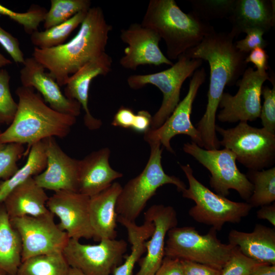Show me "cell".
<instances>
[{"label":"cell","mask_w":275,"mask_h":275,"mask_svg":"<svg viewBox=\"0 0 275 275\" xmlns=\"http://www.w3.org/2000/svg\"><path fill=\"white\" fill-rule=\"evenodd\" d=\"M122 188L119 183L115 182L104 190L90 197V220L95 240L116 239L118 216L116 207Z\"/></svg>","instance_id":"obj_23"},{"label":"cell","mask_w":275,"mask_h":275,"mask_svg":"<svg viewBox=\"0 0 275 275\" xmlns=\"http://www.w3.org/2000/svg\"><path fill=\"white\" fill-rule=\"evenodd\" d=\"M15 93L18 98L17 110L10 126L3 132L0 130V143L27 144L25 155L36 143L69 134L76 117L53 109L33 88L21 86Z\"/></svg>","instance_id":"obj_3"},{"label":"cell","mask_w":275,"mask_h":275,"mask_svg":"<svg viewBox=\"0 0 275 275\" xmlns=\"http://www.w3.org/2000/svg\"><path fill=\"white\" fill-rule=\"evenodd\" d=\"M154 275H184L181 260L164 256Z\"/></svg>","instance_id":"obj_42"},{"label":"cell","mask_w":275,"mask_h":275,"mask_svg":"<svg viewBox=\"0 0 275 275\" xmlns=\"http://www.w3.org/2000/svg\"><path fill=\"white\" fill-rule=\"evenodd\" d=\"M135 115L131 108L121 106L115 114L112 125L116 127L131 129Z\"/></svg>","instance_id":"obj_44"},{"label":"cell","mask_w":275,"mask_h":275,"mask_svg":"<svg viewBox=\"0 0 275 275\" xmlns=\"http://www.w3.org/2000/svg\"><path fill=\"white\" fill-rule=\"evenodd\" d=\"M0 275H8L6 272H5L4 271L0 269Z\"/></svg>","instance_id":"obj_50"},{"label":"cell","mask_w":275,"mask_h":275,"mask_svg":"<svg viewBox=\"0 0 275 275\" xmlns=\"http://www.w3.org/2000/svg\"><path fill=\"white\" fill-rule=\"evenodd\" d=\"M184 275H220L221 270L203 264L181 260Z\"/></svg>","instance_id":"obj_41"},{"label":"cell","mask_w":275,"mask_h":275,"mask_svg":"<svg viewBox=\"0 0 275 275\" xmlns=\"http://www.w3.org/2000/svg\"><path fill=\"white\" fill-rule=\"evenodd\" d=\"M68 275H85L78 270L70 267Z\"/></svg>","instance_id":"obj_49"},{"label":"cell","mask_w":275,"mask_h":275,"mask_svg":"<svg viewBox=\"0 0 275 275\" xmlns=\"http://www.w3.org/2000/svg\"><path fill=\"white\" fill-rule=\"evenodd\" d=\"M215 131L222 136L220 145L232 151L236 160L249 170H262L274 164L275 135L263 128L239 122L227 129L216 125Z\"/></svg>","instance_id":"obj_8"},{"label":"cell","mask_w":275,"mask_h":275,"mask_svg":"<svg viewBox=\"0 0 275 275\" xmlns=\"http://www.w3.org/2000/svg\"><path fill=\"white\" fill-rule=\"evenodd\" d=\"M21 241L3 202L0 203V269L16 275L21 262Z\"/></svg>","instance_id":"obj_26"},{"label":"cell","mask_w":275,"mask_h":275,"mask_svg":"<svg viewBox=\"0 0 275 275\" xmlns=\"http://www.w3.org/2000/svg\"><path fill=\"white\" fill-rule=\"evenodd\" d=\"M144 217L153 223L154 230L150 240L145 242L146 255L141 259L135 275H154L164 257L167 233L177 226V213L172 206L153 205L145 212Z\"/></svg>","instance_id":"obj_19"},{"label":"cell","mask_w":275,"mask_h":275,"mask_svg":"<svg viewBox=\"0 0 275 275\" xmlns=\"http://www.w3.org/2000/svg\"><path fill=\"white\" fill-rule=\"evenodd\" d=\"M180 167L188 182V187L182 191V197L195 203L188 211L194 221L217 231L225 224H238L249 215L252 207L248 203L233 201L212 191L194 176L189 164H180Z\"/></svg>","instance_id":"obj_7"},{"label":"cell","mask_w":275,"mask_h":275,"mask_svg":"<svg viewBox=\"0 0 275 275\" xmlns=\"http://www.w3.org/2000/svg\"><path fill=\"white\" fill-rule=\"evenodd\" d=\"M91 4L89 0H51L44 28L48 29L68 20L79 12L89 10Z\"/></svg>","instance_id":"obj_32"},{"label":"cell","mask_w":275,"mask_h":275,"mask_svg":"<svg viewBox=\"0 0 275 275\" xmlns=\"http://www.w3.org/2000/svg\"><path fill=\"white\" fill-rule=\"evenodd\" d=\"M246 176L253 185L252 194L246 201L252 208L269 205L274 202V167L266 170H249Z\"/></svg>","instance_id":"obj_31"},{"label":"cell","mask_w":275,"mask_h":275,"mask_svg":"<svg viewBox=\"0 0 275 275\" xmlns=\"http://www.w3.org/2000/svg\"><path fill=\"white\" fill-rule=\"evenodd\" d=\"M20 79L22 86L36 90L53 109L76 118L80 115V104L67 98L56 80L33 57L25 59Z\"/></svg>","instance_id":"obj_18"},{"label":"cell","mask_w":275,"mask_h":275,"mask_svg":"<svg viewBox=\"0 0 275 275\" xmlns=\"http://www.w3.org/2000/svg\"><path fill=\"white\" fill-rule=\"evenodd\" d=\"M229 243L245 256L256 262L275 265V229L256 224L253 231L231 230Z\"/></svg>","instance_id":"obj_24"},{"label":"cell","mask_w":275,"mask_h":275,"mask_svg":"<svg viewBox=\"0 0 275 275\" xmlns=\"http://www.w3.org/2000/svg\"><path fill=\"white\" fill-rule=\"evenodd\" d=\"M47 157L44 141L33 145L30 148L24 165L9 179L0 182V203L17 186L46 169Z\"/></svg>","instance_id":"obj_28"},{"label":"cell","mask_w":275,"mask_h":275,"mask_svg":"<svg viewBox=\"0 0 275 275\" xmlns=\"http://www.w3.org/2000/svg\"><path fill=\"white\" fill-rule=\"evenodd\" d=\"M12 63V61L6 58L3 54L0 52V68L10 65Z\"/></svg>","instance_id":"obj_48"},{"label":"cell","mask_w":275,"mask_h":275,"mask_svg":"<svg viewBox=\"0 0 275 275\" xmlns=\"http://www.w3.org/2000/svg\"><path fill=\"white\" fill-rule=\"evenodd\" d=\"M183 150L209 171V184L216 194L226 197L230 189H234L246 201L250 198L253 185L238 169L236 156L232 151L225 148L207 150L193 142L185 143Z\"/></svg>","instance_id":"obj_10"},{"label":"cell","mask_w":275,"mask_h":275,"mask_svg":"<svg viewBox=\"0 0 275 275\" xmlns=\"http://www.w3.org/2000/svg\"><path fill=\"white\" fill-rule=\"evenodd\" d=\"M70 268L62 253L43 254L22 261L16 275H68Z\"/></svg>","instance_id":"obj_29"},{"label":"cell","mask_w":275,"mask_h":275,"mask_svg":"<svg viewBox=\"0 0 275 275\" xmlns=\"http://www.w3.org/2000/svg\"><path fill=\"white\" fill-rule=\"evenodd\" d=\"M0 44L16 64H22L25 59L18 39L0 26Z\"/></svg>","instance_id":"obj_40"},{"label":"cell","mask_w":275,"mask_h":275,"mask_svg":"<svg viewBox=\"0 0 275 275\" xmlns=\"http://www.w3.org/2000/svg\"><path fill=\"white\" fill-rule=\"evenodd\" d=\"M1 124V123H0V125Z\"/></svg>","instance_id":"obj_51"},{"label":"cell","mask_w":275,"mask_h":275,"mask_svg":"<svg viewBox=\"0 0 275 275\" xmlns=\"http://www.w3.org/2000/svg\"><path fill=\"white\" fill-rule=\"evenodd\" d=\"M110 150L104 148L79 160L77 193L91 197L108 187L123 176L109 162Z\"/></svg>","instance_id":"obj_21"},{"label":"cell","mask_w":275,"mask_h":275,"mask_svg":"<svg viewBox=\"0 0 275 275\" xmlns=\"http://www.w3.org/2000/svg\"><path fill=\"white\" fill-rule=\"evenodd\" d=\"M90 197L77 192L60 190L49 197L47 207L60 219V228L69 238H94L89 209Z\"/></svg>","instance_id":"obj_15"},{"label":"cell","mask_w":275,"mask_h":275,"mask_svg":"<svg viewBox=\"0 0 275 275\" xmlns=\"http://www.w3.org/2000/svg\"><path fill=\"white\" fill-rule=\"evenodd\" d=\"M47 157L46 169L33 177L36 183L44 189L54 192L65 190L77 192L79 160L67 155L55 138L44 140Z\"/></svg>","instance_id":"obj_17"},{"label":"cell","mask_w":275,"mask_h":275,"mask_svg":"<svg viewBox=\"0 0 275 275\" xmlns=\"http://www.w3.org/2000/svg\"><path fill=\"white\" fill-rule=\"evenodd\" d=\"M206 76L205 68L197 69L192 75L188 92L180 101L174 111L159 127L150 129L144 133V140L148 143L159 142L170 152L174 151L170 144L171 139L178 134L188 135L192 142L203 148V143L199 132L191 123L190 115L193 104L198 90L204 82Z\"/></svg>","instance_id":"obj_14"},{"label":"cell","mask_w":275,"mask_h":275,"mask_svg":"<svg viewBox=\"0 0 275 275\" xmlns=\"http://www.w3.org/2000/svg\"><path fill=\"white\" fill-rule=\"evenodd\" d=\"M259 219L266 220L275 227V203L261 206L257 212Z\"/></svg>","instance_id":"obj_46"},{"label":"cell","mask_w":275,"mask_h":275,"mask_svg":"<svg viewBox=\"0 0 275 275\" xmlns=\"http://www.w3.org/2000/svg\"><path fill=\"white\" fill-rule=\"evenodd\" d=\"M112 30L102 9L100 7H91L77 34L70 41L50 48L35 47L32 57L48 71L60 87L65 86L71 75L106 52Z\"/></svg>","instance_id":"obj_2"},{"label":"cell","mask_w":275,"mask_h":275,"mask_svg":"<svg viewBox=\"0 0 275 275\" xmlns=\"http://www.w3.org/2000/svg\"><path fill=\"white\" fill-rule=\"evenodd\" d=\"M112 59L106 52L85 64L71 75L64 89L65 96L77 101L85 111L84 122L90 130L99 129L102 122L94 118L88 107L89 92L92 80L99 75L105 76L111 70Z\"/></svg>","instance_id":"obj_20"},{"label":"cell","mask_w":275,"mask_h":275,"mask_svg":"<svg viewBox=\"0 0 275 275\" xmlns=\"http://www.w3.org/2000/svg\"><path fill=\"white\" fill-rule=\"evenodd\" d=\"M49 197L33 177L15 187L3 201L10 218L25 216H38L49 213Z\"/></svg>","instance_id":"obj_25"},{"label":"cell","mask_w":275,"mask_h":275,"mask_svg":"<svg viewBox=\"0 0 275 275\" xmlns=\"http://www.w3.org/2000/svg\"><path fill=\"white\" fill-rule=\"evenodd\" d=\"M271 77L266 72L248 67L236 84L239 88L234 95L224 92L218 107L222 109L217 115L221 122H252L259 118L261 96L263 83Z\"/></svg>","instance_id":"obj_13"},{"label":"cell","mask_w":275,"mask_h":275,"mask_svg":"<svg viewBox=\"0 0 275 275\" xmlns=\"http://www.w3.org/2000/svg\"><path fill=\"white\" fill-rule=\"evenodd\" d=\"M88 10L80 11L68 20L48 29L34 32L31 35L32 43L39 49L50 48L64 43L70 34L80 25Z\"/></svg>","instance_id":"obj_30"},{"label":"cell","mask_w":275,"mask_h":275,"mask_svg":"<svg viewBox=\"0 0 275 275\" xmlns=\"http://www.w3.org/2000/svg\"><path fill=\"white\" fill-rule=\"evenodd\" d=\"M10 75L5 69L0 70V123L10 124L16 113L18 103L13 99L9 86Z\"/></svg>","instance_id":"obj_36"},{"label":"cell","mask_w":275,"mask_h":275,"mask_svg":"<svg viewBox=\"0 0 275 275\" xmlns=\"http://www.w3.org/2000/svg\"><path fill=\"white\" fill-rule=\"evenodd\" d=\"M148 144L150 154L145 167L139 175L122 187L117 201L116 211L118 216L130 221L135 222L160 187L173 184L180 192L186 188V184L179 178L164 172L161 164L162 149L160 142Z\"/></svg>","instance_id":"obj_5"},{"label":"cell","mask_w":275,"mask_h":275,"mask_svg":"<svg viewBox=\"0 0 275 275\" xmlns=\"http://www.w3.org/2000/svg\"><path fill=\"white\" fill-rule=\"evenodd\" d=\"M272 88L263 86L262 96L264 101L261 106L259 118L264 129L269 133L275 135V82L271 78Z\"/></svg>","instance_id":"obj_37"},{"label":"cell","mask_w":275,"mask_h":275,"mask_svg":"<svg viewBox=\"0 0 275 275\" xmlns=\"http://www.w3.org/2000/svg\"><path fill=\"white\" fill-rule=\"evenodd\" d=\"M259 263H261L245 256L235 247L231 258L221 269L220 275H249Z\"/></svg>","instance_id":"obj_38"},{"label":"cell","mask_w":275,"mask_h":275,"mask_svg":"<svg viewBox=\"0 0 275 275\" xmlns=\"http://www.w3.org/2000/svg\"><path fill=\"white\" fill-rule=\"evenodd\" d=\"M117 220L127 229L131 251L124 262L115 267L112 273L113 275H133L135 264L146 252L145 242L152 235L154 225L152 222L145 220L143 225L138 226L135 222L119 216Z\"/></svg>","instance_id":"obj_27"},{"label":"cell","mask_w":275,"mask_h":275,"mask_svg":"<svg viewBox=\"0 0 275 275\" xmlns=\"http://www.w3.org/2000/svg\"><path fill=\"white\" fill-rule=\"evenodd\" d=\"M1 181H0V182H1Z\"/></svg>","instance_id":"obj_52"},{"label":"cell","mask_w":275,"mask_h":275,"mask_svg":"<svg viewBox=\"0 0 275 275\" xmlns=\"http://www.w3.org/2000/svg\"><path fill=\"white\" fill-rule=\"evenodd\" d=\"M152 116L147 111L142 110L135 114L131 129L138 133H146L151 127Z\"/></svg>","instance_id":"obj_45"},{"label":"cell","mask_w":275,"mask_h":275,"mask_svg":"<svg viewBox=\"0 0 275 275\" xmlns=\"http://www.w3.org/2000/svg\"><path fill=\"white\" fill-rule=\"evenodd\" d=\"M236 0L189 1L192 12L200 19L209 22L214 19L227 18L232 12Z\"/></svg>","instance_id":"obj_33"},{"label":"cell","mask_w":275,"mask_h":275,"mask_svg":"<svg viewBox=\"0 0 275 275\" xmlns=\"http://www.w3.org/2000/svg\"><path fill=\"white\" fill-rule=\"evenodd\" d=\"M120 37L127 44L120 65L124 68L135 70L141 65H173L159 48L160 36L153 30L133 23L120 31Z\"/></svg>","instance_id":"obj_16"},{"label":"cell","mask_w":275,"mask_h":275,"mask_svg":"<svg viewBox=\"0 0 275 275\" xmlns=\"http://www.w3.org/2000/svg\"><path fill=\"white\" fill-rule=\"evenodd\" d=\"M234 37L229 32L213 31L197 46L184 53L193 59L208 62L210 81L207 103L203 116L197 125L203 148L218 149L220 144L215 131L216 115L221 98L226 86L235 85L247 68V54L239 51L233 42Z\"/></svg>","instance_id":"obj_1"},{"label":"cell","mask_w":275,"mask_h":275,"mask_svg":"<svg viewBox=\"0 0 275 275\" xmlns=\"http://www.w3.org/2000/svg\"><path fill=\"white\" fill-rule=\"evenodd\" d=\"M47 10L44 7L33 5L25 12H16L0 4V14L7 16L22 25L25 33L31 35L38 30L44 21Z\"/></svg>","instance_id":"obj_34"},{"label":"cell","mask_w":275,"mask_h":275,"mask_svg":"<svg viewBox=\"0 0 275 275\" xmlns=\"http://www.w3.org/2000/svg\"><path fill=\"white\" fill-rule=\"evenodd\" d=\"M246 37L236 41L234 44L236 48L240 52L248 54L251 51L257 47L264 48L268 42L264 40L263 36L264 32L259 29H252L245 32Z\"/></svg>","instance_id":"obj_39"},{"label":"cell","mask_w":275,"mask_h":275,"mask_svg":"<svg viewBox=\"0 0 275 275\" xmlns=\"http://www.w3.org/2000/svg\"><path fill=\"white\" fill-rule=\"evenodd\" d=\"M164 256L197 262L221 270L231 258L235 246L224 243L211 228L202 235L194 227L177 226L167 233Z\"/></svg>","instance_id":"obj_6"},{"label":"cell","mask_w":275,"mask_h":275,"mask_svg":"<svg viewBox=\"0 0 275 275\" xmlns=\"http://www.w3.org/2000/svg\"><path fill=\"white\" fill-rule=\"evenodd\" d=\"M227 19L232 25L229 33L234 38L252 29L267 32L274 25V1L236 0Z\"/></svg>","instance_id":"obj_22"},{"label":"cell","mask_w":275,"mask_h":275,"mask_svg":"<svg viewBox=\"0 0 275 275\" xmlns=\"http://www.w3.org/2000/svg\"><path fill=\"white\" fill-rule=\"evenodd\" d=\"M50 212L38 216L10 218L21 241V262L31 257L62 253L69 237L56 224Z\"/></svg>","instance_id":"obj_12"},{"label":"cell","mask_w":275,"mask_h":275,"mask_svg":"<svg viewBox=\"0 0 275 275\" xmlns=\"http://www.w3.org/2000/svg\"><path fill=\"white\" fill-rule=\"evenodd\" d=\"M269 57L266 50L262 47H257L251 51L247 55L245 61L252 63L260 72H266L268 69Z\"/></svg>","instance_id":"obj_43"},{"label":"cell","mask_w":275,"mask_h":275,"mask_svg":"<svg viewBox=\"0 0 275 275\" xmlns=\"http://www.w3.org/2000/svg\"><path fill=\"white\" fill-rule=\"evenodd\" d=\"M249 275H275V265L259 263L254 267Z\"/></svg>","instance_id":"obj_47"},{"label":"cell","mask_w":275,"mask_h":275,"mask_svg":"<svg viewBox=\"0 0 275 275\" xmlns=\"http://www.w3.org/2000/svg\"><path fill=\"white\" fill-rule=\"evenodd\" d=\"M127 248L123 239H102L92 245L69 238L62 254L70 267L85 275H110L122 261Z\"/></svg>","instance_id":"obj_11"},{"label":"cell","mask_w":275,"mask_h":275,"mask_svg":"<svg viewBox=\"0 0 275 275\" xmlns=\"http://www.w3.org/2000/svg\"><path fill=\"white\" fill-rule=\"evenodd\" d=\"M23 145L0 143V179L6 180L19 169L17 161L24 155Z\"/></svg>","instance_id":"obj_35"},{"label":"cell","mask_w":275,"mask_h":275,"mask_svg":"<svg viewBox=\"0 0 275 275\" xmlns=\"http://www.w3.org/2000/svg\"><path fill=\"white\" fill-rule=\"evenodd\" d=\"M141 24L164 41L170 60H177L215 30L192 12L184 13L174 0H150Z\"/></svg>","instance_id":"obj_4"},{"label":"cell","mask_w":275,"mask_h":275,"mask_svg":"<svg viewBox=\"0 0 275 275\" xmlns=\"http://www.w3.org/2000/svg\"><path fill=\"white\" fill-rule=\"evenodd\" d=\"M203 60L188 57L184 53L170 68L156 73L134 74L127 79L129 87L133 90L152 85L158 88L163 96L158 110L152 116L150 129L160 127L169 118L180 102V90L184 81L191 76L201 66Z\"/></svg>","instance_id":"obj_9"}]
</instances>
